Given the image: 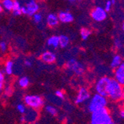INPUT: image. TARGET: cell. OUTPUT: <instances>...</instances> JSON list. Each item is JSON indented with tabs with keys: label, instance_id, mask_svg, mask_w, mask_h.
<instances>
[{
	"label": "cell",
	"instance_id": "obj_1",
	"mask_svg": "<svg viewBox=\"0 0 124 124\" xmlns=\"http://www.w3.org/2000/svg\"><path fill=\"white\" fill-rule=\"evenodd\" d=\"M123 85L120 84L115 79H111L107 87V97L114 102H119L123 99Z\"/></svg>",
	"mask_w": 124,
	"mask_h": 124
},
{
	"label": "cell",
	"instance_id": "obj_2",
	"mask_svg": "<svg viewBox=\"0 0 124 124\" xmlns=\"http://www.w3.org/2000/svg\"><path fill=\"white\" fill-rule=\"evenodd\" d=\"M88 100L89 101L87 105V110L90 113L107 107L108 103L107 97L97 93H95L92 97H90Z\"/></svg>",
	"mask_w": 124,
	"mask_h": 124
},
{
	"label": "cell",
	"instance_id": "obj_3",
	"mask_svg": "<svg viewBox=\"0 0 124 124\" xmlns=\"http://www.w3.org/2000/svg\"><path fill=\"white\" fill-rule=\"evenodd\" d=\"M91 114L90 124H105L113 121L107 107L94 111Z\"/></svg>",
	"mask_w": 124,
	"mask_h": 124
},
{
	"label": "cell",
	"instance_id": "obj_4",
	"mask_svg": "<svg viewBox=\"0 0 124 124\" xmlns=\"http://www.w3.org/2000/svg\"><path fill=\"white\" fill-rule=\"evenodd\" d=\"M21 3L22 14H25L31 17L34 14L39 11L40 6L37 0H26L25 2H21Z\"/></svg>",
	"mask_w": 124,
	"mask_h": 124
},
{
	"label": "cell",
	"instance_id": "obj_5",
	"mask_svg": "<svg viewBox=\"0 0 124 124\" xmlns=\"http://www.w3.org/2000/svg\"><path fill=\"white\" fill-rule=\"evenodd\" d=\"M24 102L25 106L32 109H39L45 103L43 98L37 94H27L24 97Z\"/></svg>",
	"mask_w": 124,
	"mask_h": 124
},
{
	"label": "cell",
	"instance_id": "obj_6",
	"mask_svg": "<svg viewBox=\"0 0 124 124\" xmlns=\"http://www.w3.org/2000/svg\"><path fill=\"white\" fill-rule=\"evenodd\" d=\"M66 68L69 71L77 76H82L85 73V65L74 58L70 59L66 62Z\"/></svg>",
	"mask_w": 124,
	"mask_h": 124
},
{
	"label": "cell",
	"instance_id": "obj_7",
	"mask_svg": "<svg viewBox=\"0 0 124 124\" xmlns=\"http://www.w3.org/2000/svg\"><path fill=\"white\" fill-rule=\"evenodd\" d=\"M110 80L111 78L108 76L102 77L99 80H97L94 85V90L96 93L107 97V87Z\"/></svg>",
	"mask_w": 124,
	"mask_h": 124
},
{
	"label": "cell",
	"instance_id": "obj_8",
	"mask_svg": "<svg viewBox=\"0 0 124 124\" xmlns=\"http://www.w3.org/2000/svg\"><path fill=\"white\" fill-rule=\"evenodd\" d=\"M90 15H91V17L92 18L93 20L97 22H103L108 17V13L105 10L104 8L100 7V6H97L93 8L91 11Z\"/></svg>",
	"mask_w": 124,
	"mask_h": 124
},
{
	"label": "cell",
	"instance_id": "obj_9",
	"mask_svg": "<svg viewBox=\"0 0 124 124\" xmlns=\"http://www.w3.org/2000/svg\"><path fill=\"white\" fill-rule=\"evenodd\" d=\"M91 97V93L88 90V88L85 87H81L78 90L77 96L74 100V103L77 105L83 104L90 99Z\"/></svg>",
	"mask_w": 124,
	"mask_h": 124
},
{
	"label": "cell",
	"instance_id": "obj_10",
	"mask_svg": "<svg viewBox=\"0 0 124 124\" xmlns=\"http://www.w3.org/2000/svg\"><path fill=\"white\" fill-rule=\"evenodd\" d=\"M57 59V56L52 51H46L40 55V60L46 64H53Z\"/></svg>",
	"mask_w": 124,
	"mask_h": 124
},
{
	"label": "cell",
	"instance_id": "obj_11",
	"mask_svg": "<svg viewBox=\"0 0 124 124\" xmlns=\"http://www.w3.org/2000/svg\"><path fill=\"white\" fill-rule=\"evenodd\" d=\"M57 16L59 21L63 24L71 23L74 19V15L69 10H60L57 14Z\"/></svg>",
	"mask_w": 124,
	"mask_h": 124
},
{
	"label": "cell",
	"instance_id": "obj_12",
	"mask_svg": "<svg viewBox=\"0 0 124 124\" xmlns=\"http://www.w3.org/2000/svg\"><path fill=\"white\" fill-rule=\"evenodd\" d=\"M115 80L117 81L120 84L124 85V64L123 62L115 69L114 72Z\"/></svg>",
	"mask_w": 124,
	"mask_h": 124
},
{
	"label": "cell",
	"instance_id": "obj_13",
	"mask_svg": "<svg viewBox=\"0 0 124 124\" xmlns=\"http://www.w3.org/2000/svg\"><path fill=\"white\" fill-rule=\"evenodd\" d=\"M46 25L49 27V28H55L58 26L60 21L57 16V14H54V13H50L46 16Z\"/></svg>",
	"mask_w": 124,
	"mask_h": 124
},
{
	"label": "cell",
	"instance_id": "obj_14",
	"mask_svg": "<svg viewBox=\"0 0 124 124\" xmlns=\"http://www.w3.org/2000/svg\"><path fill=\"white\" fill-rule=\"evenodd\" d=\"M46 45L49 48L52 49H57L60 47L59 45V36L57 35H52L48 37L46 40Z\"/></svg>",
	"mask_w": 124,
	"mask_h": 124
},
{
	"label": "cell",
	"instance_id": "obj_15",
	"mask_svg": "<svg viewBox=\"0 0 124 124\" xmlns=\"http://www.w3.org/2000/svg\"><path fill=\"white\" fill-rule=\"evenodd\" d=\"M123 57L120 54H115L113 56L111 59V61L110 62V67L112 69H115L119 65H120L123 63Z\"/></svg>",
	"mask_w": 124,
	"mask_h": 124
},
{
	"label": "cell",
	"instance_id": "obj_16",
	"mask_svg": "<svg viewBox=\"0 0 124 124\" xmlns=\"http://www.w3.org/2000/svg\"><path fill=\"white\" fill-rule=\"evenodd\" d=\"M14 62L12 60H8L4 65V73L8 76L12 75L14 73Z\"/></svg>",
	"mask_w": 124,
	"mask_h": 124
},
{
	"label": "cell",
	"instance_id": "obj_17",
	"mask_svg": "<svg viewBox=\"0 0 124 124\" xmlns=\"http://www.w3.org/2000/svg\"><path fill=\"white\" fill-rule=\"evenodd\" d=\"M12 14L15 16L22 15V3L20 0H14V5L12 8Z\"/></svg>",
	"mask_w": 124,
	"mask_h": 124
},
{
	"label": "cell",
	"instance_id": "obj_18",
	"mask_svg": "<svg viewBox=\"0 0 124 124\" xmlns=\"http://www.w3.org/2000/svg\"><path fill=\"white\" fill-rule=\"evenodd\" d=\"M70 44V39L67 35L61 34L59 36V45L60 47L62 49L66 48Z\"/></svg>",
	"mask_w": 124,
	"mask_h": 124
},
{
	"label": "cell",
	"instance_id": "obj_19",
	"mask_svg": "<svg viewBox=\"0 0 124 124\" xmlns=\"http://www.w3.org/2000/svg\"><path fill=\"white\" fill-rule=\"evenodd\" d=\"M18 85L22 88H26L30 85V80L28 77H21L18 80Z\"/></svg>",
	"mask_w": 124,
	"mask_h": 124
},
{
	"label": "cell",
	"instance_id": "obj_20",
	"mask_svg": "<svg viewBox=\"0 0 124 124\" xmlns=\"http://www.w3.org/2000/svg\"><path fill=\"white\" fill-rule=\"evenodd\" d=\"M1 4L3 10H5L6 11H11L13 8L14 0H1Z\"/></svg>",
	"mask_w": 124,
	"mask_h": 124
},
{
	"label": "cell",
	"instance_id": "obj_21",
	"mask_svg": "<svg viewBox=\"0 0 124 124\" xmlns=\"http://www.w3.org/2000/svg\"><path fill=\"white\" fill-rule=\"evenodd\" d=\"M80 34L83 40H87L92 34V31L87 28H82L80 31Z\"/></svg>",
	"mask_w": 124,
	"mask_h": 124
},
{
	"label": "cell",
	"instance_id": "obj_22",
	"mask_svg": "<svg viewBox=\"0 0 124 124\" xmlns=\"http://www.w3.org/2000/svg\"><path fill=\"white\" fill-rule=\"evenodd\" d=\"M31 17L33 18V22H34V23L37 24V25L42 23V22L43 21V19H44L42 14L40 13L39 11V12H37V13H36V14H34Z\"/></svg>",
	"mask_w": 124,
	"mask_h": 124
},
{
	"label": "cell",
	"instance_id": "obj_23",
	"mask_svg": "<svg viewBox=\"0 0 124 124\" xmlns=\"http://www.w3.org/2000/svg\"><path fill=\"white\" fill-rule=\"evenodd\" d=\"M46 111L48 112V114H50L52 116H56V115H57V114H58V110H57V108H56L55 106H51V105L46 106Z\"/></svg>",
	"mask_w": 124,
	"mask_h": 124
},
{
	"label": "cell",
	"instance_id": "obj_24",
	"mask_svg": "<svg viewBox=\"0 0 124 124\" xmlns=\"http://www.w3.org/2000/svg\"><path fill=\"white\" fill-rule=\"evenodd\" d=\"M16 109L17 111L19 112L20 114L22 115H24L26 113L27 111V108H26V106L22 104V103H19L17 106H16Z\"/></svg>",
	"mask_w": 124,
	"mask_h": 124
},
{
	"label": "cell",
	"instance_id": "obj_25",
	"mask_svg": "<svg viewBox=\"0 0 124 124\" xmlns=\"http://www.w3.org/2000/svg\"><path fill=\"white\" fill-rule=\"evenodd\" d=\"M5 85V73L0 69V92L2 91Z\"/></svg>",
	"mask_w": 124,
	"mask_h": 124
},
{
	"label": "cell",
	"instance_id": "obj_26",
	"mask_svg": "<svg viewBox=\"0 0 124 124\" xmlns=\"http://www.w3.org/2000/svg\"><path fill=\"white\" fill-rule=\"evenodd\" d=\"M8 48V43L5 41H4V40L0 41V51H1L2 52H3V53H5V52L7 51Z\"/></svg>",
	"mask_w": 124,
	"mask_h": 124
},
{
	"label": "cell",
	"instance_id": "obj_27",
	"mask_svg": "<svg viewBox=\"0 0 124 124\" xmlns=\"http://www.w3.org/2000/svg\"><path fill=\"white\" fill-rule=\"evenodd\" d=\"M112 6H113V4H112L111 0H108L106 1V4H105V7H104V9L106 11L107 13H108L109 11H111V8H112Z\"/></svg>",
	"mask_w": 124,
	"mask_h": 124
},
{
	"label": "cell",
	"instance_id": "obj_28",
	"mask_svg": "<svg viewBox=\"0 0 124 124\" xmlns=\"http://www.w3.org/2000/svg\"><path fill=\"white\" fill-rule=\"evenodd\" d=\"M55 96L60 99H64V97H65V94H64L63 92L61 91V90H57V91L55 92Z\"/></svg>",
	"mask_w": 124,
	"mask_h": 124
},
{
	"label": "cell",
	"instance_id": "obj_29",
	"mask_svg": "<svg viewBox=\"0 0 124 124\" xmlns=\"http://www.w3.org/2000/svg\"><path fill=\"white\" fill-rule=\"evenodd\" d=\"M115 46L117 48V49H120L122 47V42L120 39H115Z\"/></svg>",
	"mask_w": 124,
	"mask_h": 124
},
{
	"label": "cell",
	"instance_id": "obj_30",
	"mask_svg": "<svg viewBox=\"0 0 124 124\" xmlns=\"http://www.w3.org/2000/svg\"><path fill=\"white\" fill-rule=\"evenodd\" d=\"M12 93H13V90H12V88H11V87L8 86L5 90V94L7 96H10L11 94H12Z\"/></svg>",
	"mask_w": 124,
	"mask_h": 124
},
{
	"label": "cell",
	"instance_id": "obj_31",
	"mask_svg": "<svg viewBox=\"0 0 124 124\" xmlns=\"http://www.w3.org/2000/svg\"><path fill=\"white\" fill-rule=\"evenodd\" d=\"M24 65L28 68H31L33 65V61L30 59H26L24 60Z\"/></svg>",
	"mask_w": 124,
	"mask_h": 124
},
{
	"label": "cell",
	"instance_id": "obj_32",
	"mask_svg": "<svg viewBox=\"0 0 124 124\" xmlns=\"http://www.w3.org/2000/svg\"><path fill=\"white\" fill-rule=\"evenodd\" d=\"M120 115L121 118H123L124 117V111H123V109H121L120 111Z\"/></svg>",
	"mask_w": 124,
	"mask_h": 124
},
{
	"label": "cell",
	"instance_id": "obj_33",
	"mask_svg": "<svg viewBox=\"0 0 124 124\" xmlns=\"http://www.w3.org/2000/svg\"><path fill=\"white\" fill-rule=\"evenodd\" d=\"M20 121H21L22 123H24V122H25V121H26L25 116H22V117H21V118H20Z\"/></svg>",
	"mask_w": 124,
	"mask_h": 124
},
{
	"label": "cell",
	"instance_id": "obj_34",
	"mask_svg": "<svg viewBox=\"0 0 124 124\" xmlns=\"http://www.w3.org/2000/svg\"><path fill=\"white\" fill-rule=\"evenodd\" d=\"M2 11H3V8H2V5L1 2H0V14L2 13Z\"/></svg>",
	"mask_w": 124,
	"mask_h": 124
},
{
	"label": "cell",
	"instance_id": "obj_35",
	"mask_svg": "<svg viewBox=\"0 0 124 124\" xmlns=\"http://www.w3.org/2000/svg\"><path fill=\"white\" fill-rule=\"evenodd\" d=\"M69 1L70 2H76V0H69Z\"/></svg>",
	"mask_w": 124,
	"mask_h": 124
},
{
	"label": "cell",
	"instance_id": "obj_36",
	"mask_svg": "<svg viewBox=\"0 0 124 124\" xmlns=\"http://www.w3.org/2000/svg\"><path fill=\"white\" fill-rule=\"evenodd\" d=\"M109 124H115V123H114L113 121H112V122H111V123H110Z\"/></svg>",
	"mask_w": 124,
	"mask_h": 124
}]
</instances>
